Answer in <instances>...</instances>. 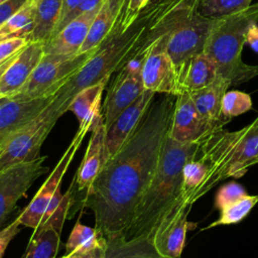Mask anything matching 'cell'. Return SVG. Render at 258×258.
<instances>
[{
  "label": "cell",
  "mask_w": 258,
  "mask_h": 258,
  "mask_svg": "<svg viewBox=\"0 0 258 258\" xmlns=\"http://www.w3.org/2000/svg\"><path fill=\"white\" fill-rule=\"evenodd\" d=\"M154 98V92L144 90L139 98L126 108L107 128L106 145L110 157L121 148L124 142L136 129Z\"/></svg>",
  "instance_id": "17"
},
{
  "label": "cell",
  "mask_w": 258,
  "mask_h": 258,
  "mask_svg": "<svg viewBox=\"0 0 258 258\" xmlns=\"http://www.w3.org/2000/svg\"><path fill=\"white\" fill-rule=\"evenodd\" d=\"M101 6L81 14L64 26L56 35L44 43V53L77 55L88 36L91 24Z\"/></svg>",
  "instance_id": "18"
},
{
  "label": "cell",
  "mask_w": 258,
  "mask_h": 258,
  "mask_svg": "<svg viewBox=\"0 0 258 258\" xmlns=\"http://www.w3.org/2000/svg\"><path fill=\"white\" fill-rule=\"evenodd\" d=\"M60 243V232L51 226H38L28 242L22 258H55Z\"/></svg>",
  "instance_id": "26"
},
{
  "label": "cell",
  "mask_w": 258,
  "mask_h": 258,
  "mask_svg": "<svg viewBox=\"0 0 258 258\" xmlns=\"http://www.w3.org/2000/svg\"><path fill=\"white\" fill-rule=\"evenodd\" d=\"M106 248L107 242L106 244L95 249H92L90 251H75L70 254H66L61 258H104Z\"/></svg>",
  "instance_id": "38"
},
{
  "label": "cell",
  "mask_w": 258,
  "mask_h": 258,
  "mask_svg": "<svg viewBox=\"0 0 258 258\" xmlns=\"http://www.w3.org/2000/svg\"><path fill=\"white\" fill-rule=\"evenodd\" d=\"M29 41L20 36L7 37L0 40V62L24 48Z\"/></svg>",
  "instance_id": "34"
},
{
  "label": "cell",
  "mask_w": 258,
  "mask_h": 258,
  "mask_svg": "<svg viewBox=\"0 0 258 258\" xmlns=\"http://www.w3.org/2000/svg\"><path fill=\"white\" fill-rule=\"evenodd\" d=\"M191 207L192 205L180 201L155 228L151 239L155 249L162 256L181 258L188 230L187 217Z\"/></svg>",
  "instance_id": "13"
},
{
  "label": "cell",
  "mask_w": 258,
  "mask_h": 258,
  "mask_svg": "<svg viewBox=\"0 0 258 258\" xmlns=\"http://www.w3.org/2000/svg\"><path fill=\"white\" fill-rule=\"evenodd\" d=\"M252 0H200L199 11L209 18H224L246 10Z\"/></svg>",
  "instance_id": "29"
},
{
  "label": "cell",
  "mask_w": 258,
  "mask_h": 258,
  "mask_svg": "<svg viewBox=\"0 0 258 258\" xmlns=\"http://www.w3.org/2000/svg\"><path fill=\"white\" fill-rule=\"evenodd\" d=\"M207 168L200 157L195 155L189 158L182 168V200L189 205V200L195 190L204 182Z\"/></svg>",
  "instance_id": "30"
},
{
  "label": "cell",
  "mask_w": 258,
  "mask_h": 258,
  "mask_svg": "<svg viewBox=\"0 0 258 258\" xmlns=\"http://www.w3.org/2000/svg\"><path fill=\"white\" fill-rule=\"evenodd\" d=\"M63 0H35V12L28 41L47 42L59 21Z\"/></svg>",
  "instance_id": "24"
},
{
  "label": "cell",
  "mask_w": 258,
  "mask_h": 258,
  "mask_svg": "<svg viewBox=\"0 0 258 258\" xmlns=\"http://www.w3.org/2000/svg\"><path fill=\"white\" fill-rule=\"evenodd\" d=\"M108 82L109 80H104L83 89L70 103L68 111L75 114L79 120V127L92 131L97 122L103 117L101 100Z\"/></svg>",
  "instance_id": "21"
},
{
  "label": "cell",
  "mask_w": 258,
  "mask_h": 258,
  "mask_svg": "<svg viewBox=\"0 0 258 258\" xmlns=\"http://www.w3.org/2000/svg\"><path fill=\"white\" fill-rule=\"evenodd\" d=\"M55 97V94L35 99L12 97L0 107V153L23 126L34 119Z\"/></svg>",
  "instance_id": "14"
},
{
  "label": "cell",
  "mask_w": 258,
  "mask_h": 258,
  "mask_svg": "<svg viewBox=\"0 0 258 258\" xmlns=\"http://www.w3.org/2000/svg\"><path fill=\"white\" fill-rule=\"evenodd\" d=\"M231 87L229 80L220 76L209 86L189 93L200 115L217 128L227 124L221 115V105L224 94Z\"/></svg>",
  "instance_id": "22"
},
{
  "label": "cell",
  "mask_w": 258,
  "mask_h": 258,
  "mask_svg": "<svg viewBox=\"0 0 258 258\" xmlns=\"http://www.w3.org/2000/svg\"><path fill=\"white\" fill-rule=\"evenodd\" d=\"M18 52H19V51H18ZM18 52L15 53V54H13V55H11V56L8 57L7 59H5V60H3V61L0 62V82H1V79H2V77H3V75H4V73L6 72V70L8 69V67L11 64V62L14 60V58L16 57V55L18 54Z\"/></svg>",
  "instance_id": "40"
},
{
  "label": "cell",
  "mask_w": 258,
  "mask_h": 258,
  "mask_svg": "<svg viewBox=\"0 0 258 258\" xmlns=\"http://www.w3.org/2000/svg\"><path fill=\"white\" fill-rule=\"evenodd\" d=\"M252 108L250 95L240 91H227L222 99L221 115L226 123L233 117L246 113Z\"/></svg>",
  "instance_id": "32"
},
{
  "label": "cell",
  "mask_w": 258,
  "mask_h": 258,
  "mask_svg": "<svg viewBox=\"0 0 258 258\" xmlns=\"http://www.w3.org/2000/svg\"><path fill=\"white\" fill-rule=\"evenodd\" d=\"M253 22H258V3L222 18L207 40L204 52L215 62L218 76L229 80L231 86L258 76V66H249L242 60L245 33Z\"/></svg>",
  "instance_id": "3"
},
{
  "label": "cell",
  "mask_w": 258,
  "mask_h": 258,
  "mask_svg": "<svg viewBox=\"0 0 258 258\" xmlns=\"http://www.w3.org/2000/svg\"><path fill=\"white\" fill-rule=\"evenodd\" d=\"M258 203V196H250L247 195L242 200L233 203L222 210H220V217L218 220L204 228L203 230H207L216 226L222 225H231L237 224L242 221L254 208V206Z\"/></svg>",
  "instance_id": "31"
},
{
  "label": "cell",
  "mask_w": 258,
  "mask_h": 258,
  "mask_svg": "<svg viewBox=\"0 0 258 258\" xmlns=\"http://www.w3.org/2000/svg\"><path fill=\"white\" fill-rule=\"evenodd\" d=\"M105 238L104 258H167L155 249L152 239L147 236L127 239L124 233H116Z\"/></svg>",
  "instance_id": "23"
},
{
  "label": "cell",
  "mask_w": 258,
  "mask_h": 258,
  "mask_svg": "<svg viewBox=\"0 0 258 258\" xmlns=\"http://www.w3.org/2000/svg\"><path fill=\"white\" fill-rule=\"evenodd\" d=\"M106 242V238L95 227H88L77 222L66 243V254L75 251H90Z\"/></svg>",
  "instance_id": "28"
},
{
  "label": "cell",
  "mask_w": 258,
  "mask_h": 258,
  "mask_svg": "<svg viewBox=\"0 0 258 258\" xmlns=\"http://www.w3.org/2000/svg\"><path fill=\"white\" fill-rule=\"evenodd\" d=\"M88 132L89 129L79 127L72 142L61 155L52 172L45 179L44 183L35 194L28 206L17 216L22 226L32 228L33 230L37 228L52 196L54 195L56 188L61 185V179Z\"/></svg>",
  "instance_id": "10"
},
{
  "label": "cell",
  "mask_w": 258,
  "mask_h": 258,
  "mask_svg": "<svg viewBox=\"0 0 258 258\" xmlns=\"http://www.w3.org/2000/svg\"><path fill=\"white\" fill-rule=\"evenodd\" d=\"M60 188L61 185L56 188L38 226H51L61 233L63 222L69 217V210L73 203V190L71 187L62 194Z\"/></svg>",
  "instance_id": "27"
},
{
  "label": "cell",
  "mask_w": 258,
  "mask_h": 258,
  "mask_svg": "<svg viewBox=\"0 0 258 258\" xmlns=\"http://www.w3.org/2000/svg\"><path fill=\"white\" fill-rule=\"evenodd\" d=\"M106 131L103 116L91 131L92 134L85 155L76 172V189L79 191L88 190L110 157L106 145Z\"/></svg>",
  "instance_id": "16"
},
{
  "label": "cell",
  "mask_w": 258,
  "mask_h": 258,
  "mask_svg": "<svg viewBox=\"0 0 258 258\" xmlns=\"http://www.w3.org/2000/svg\"><path fill=\"white\" fill-rule=\"evenodd\" d=\"M46 156L14 164L0 171V230L13 212L17 202L26 197L33 182L48 171L43 163Z\"/></svg>",
  "instance_id": "9"
},
{
  "label": "cell",
  "mask_w": 258,
  "mask_h": 258,
  "mask_svg": "<svg viewBox=\"0 0 258 258\" xmlns=\"http://www.w3.org/2000/svg\"><path fill=\"white\" fill-rule=\"evenodd\" d=\"M150 46L120 69L110 84L102 106L106 128L144 92L142 68Z\"/></svg>",
  "instance_id": "8"
},
{
  "label": "cell",
  "mask_w": 258,
  "mask_h": 258,
  "mask_svg": "<svg viewBox=\"0 0 258 258\" xmlns=\"http://www.w3.org/2000/svg\"><path fill=\"white\" fill-rule=\"evenodd\" d=\"M171 31L159 37L150 46L143 62L142 81L145 90H149L155 94L160 93L177 96V72L166 49L168 35Z\"/></svg>",
  "instance_id": "11"
},
{
  "label": "cell",
  "mask_w": 258,
  "mask_h": 258,
  "mask_svg": "<svg viewBox=\"0 0 258 258\" xmlns=\"http://www.w3.org/2000/svg\"><path fill=\"white\" fill-rule=\"evenodd\" d=\"M20 225L21 223L17 217L12 223L0 230V258L3 257L7 246L12 241V239L19 233Z\"/></svg>",
  "instance_id": "36"
},
{
  "label": "cell",
  "mask_w": 258,
  "mask_h": 258,
  "mask_svg": "<svg viewBox=\"0 0 258 258\" xmlns=\"http://www.w3.org/2000/svg\"><path fill=\"white\" fill-rule=\"evenodd\" d=\"M124 1V4H125V8H126V6H127V4H128V1L129 0H123ZM125 10V9H124Z\"/></svg>",
  "instance_id": "42"
},
{
  "label": "cell",
  "mask_w": 258,
  "mask_h": 258,
  "mask_svg": "<svg viewBox=\"0 0 258 258\" xmlns=\"http://www.w3.org/2000/svg\"><path fill=\"white\" fill-rule=\"evenodd\" d=\"M152 0H129L128 4L119 18V23L124 27L127 28L130 26L135 19L137 18L138 14L151 2Z\"/></svg>",
  "instance_id": "35"
},
{
  "label": "cell",
  "mask_w": 258,
  "mask_h": 258,
  "mask_svg": "<svg viewBox=\"0 0 258 258\" xmlns=\"http://www.w3.org/2000/svg\"><path fill=\"white\" fill-rule=\"evenodd\" d=\"M258 163V117L245 126L244 133L237 147V156L230 177H242L250 166Z\"/></svg>",
  "instance_id": "25"
},
{
  "label": "cell",
  "mask_w": 258,
  "mask_h": 258,
  "mask_svg": "<svg viewBox=\"0 0 258 258\" xmlns=\"http://www.w3.org/2000/svg\"><path fill=\"white\" fill-rule=\"evenodd\" d=\"M96 50L77 55L44 53L28 81L14 97L35 99L55 94L68 79L81 70Z\"/></svg>",
  "instance_id": "6"
},
{
  "label": "cell",
  "mask_w": 258,
  "mask_h": 258,
  "mask_svg": "<svg viewBox=\"0 0 258 258\" xmlns=\"http://www.w3.org/2000/svg\"><path fill=\"white\" fill-rule=\"evenodd\" d=\"M11 98L10 97H2V96H0V107L4 104V103H6L7 101H9Z\"/></svg>",
  "instance_id": "41"
},
{
  "label": "cell",
  "mask_w": 258,
  "mask_h": 258,
  "mask_svg": "<svg viewBox=\"0 0 258 258\" xmlns=\"http://www.w3.org/2000/svg\"><path fill=\"white\" fill-rule=\"evenodd\" d=\"M7 1H9V0H0V4H3L5 2H7Z\"/></svg>",
  "instance_id": "43"
},
{
  "label": "cell",
  "mask_w": 258,
  "mask_h": 258,
  "mask_svg": "<svg viewBox=\"0 0 258 258\" xmlns=\"http://www.w3.org/2000/svg\"><path fill=\"white\" fill-rule=\"evenodd\" d=\"M246 189L237 182H228L224 184L217 192L215 199V207L219 210L236 203L247 196Z\"/></svg>",
  "instance_id": "33"
},
{
  "label": "cell",
  "mask_w": 258,
  "mask_h": 258,
  "mask_svg": "<svg viewBox=\"0 0 258 258\" xmlns=\"http://www.w3.org/2000/svg\"><path fill=\"white\" fill-rule=\"evenodd\" d=\"M124 9L123 0H106L95 16L88 36L78 54L98 49L114 30Z\"/></svg>",
  "instance_id": "20"
},
{
  "label": "cell",
  "mask_w": 258,
  "mask_h": 258,
  "mask_svg": "<svg viewBox=\"0 0 258 258\" xmlns=\"http://www.w3.org/2000/svg\"><path fill=\"white\" fill-rule=\"evenodd\" d=\"M245 43H247L254 51L258 52V23H251L245 33Z\"/></svg>",
  "instance_id": "39"
},
{
  "label": "cell",
  "mask_w": 258,
  "mask_h": 258,
  "mask_svg": "<svg viewBox=\"0 0 258 258\" xmlns=\"http://www.w3.org/2000/svg\"><path fill=\"white\" fill-rule=\"evenodd\" d=\"M28 0H9L3 4H0V26H2Z\"/></svg>",
  "instance_id": "37"
},
{
  "label": "cell",
  "mask_w": 258,
  "mask_h": 258,
  "mask_svg": "<svg viewBox=\"0 0 258 258\" xmlns=\"http://www.w3.org/2000/svg\"><path fill=\"white\" fill-rule=\"evenodd\" d=\"M199 142L182 143L166 135L154 175L140 199L130 225L127 239L152 237L160 221L182 200V168L198 150Z\"/></svg>",
  "instance_id": "2"
},
{
  "label": "cell",
  "mask_w": 258,
  "mask_h": 258,
  "mask_svg": "<svg viewBox=\"0 0 258 258\" xmlns=\"http://www.w3.org/2000/svg\"><path fill=\"white\" fill-rule=\"evenodd\" d=\"M244 130L245 127L237 131H228L220 128L200 141L196 155L205 164L207 176L192 194L189 205H194L220 181L230 177V172L236 162L237 147Z\"/></svg>",
  "instance_id": "4"
},
{
  "label": "cell",
  "mask_w": 258,
  "mask_h": 258,
  "mask_svg": "<svg viewBox=\"0 0 258 258\" xmlns=\"http://www.w3.org/2000/svg\"><path fill=\"white\" fill-rule=\"evenodd\" d=\"M52 101L34 119L17 131L5 145L0 153V171L40 156L39 152L44 140L56 121L63 115Z\"/></svg>",
  "instance_id": "5"
},
{
  "label": "cell",
  "mask_w": 258,
  "mask_h": 258,
  "mask_svg": "<svg viewBox=\"0 0 258 258\" xmlns=\"http://www.w3.org/2000/svg\"><path fill=\"white\" fill-rule=\"evenodd\" d=\"M222 18H209L195 6L169 33L166 49L175 68L204 51L207 40Z\"/></svg>",
  "instance_id": "7"
},
{
  "label": "cell",
  "mask_w": 258,
  "mask_h": 258,
  "mask_svg": "<svg viewBox=\"0 0 258 258\" xmlns=\"http://www.w3.org/2000/svg\"><path fill=\"white\" fill-rule=\"evenodd\" d=\"M178 95L192 93L212 84L218 77L215 62L203 51L176 67Z\"/></svg>",
  "instance_id": "19"
},
{
  "label": "cell",
  "mask_w": 258,
  "mask_h": 258,
  "mask_svg": "<svg viewBox=\"0 0 258 258\" xmlns=\"http://www.w3.org/2000/svg\"><path fill=\"white\" fill-rule=\"evenodd\" d=\"M153 100L136 129L103 165L84 194L83 207L104 237L124 233L156 170L167 135L175 96Z\"/></svg>",
  "instance_id": "1"
},
{
  "label": "cell",
  "mask_w": 258,
  "mask_h": 258,
  "mask_svg": "<svg viewBox=\"0 0 258 258\" xmlns=\"http://www.w3.org/2000/svg\"><path fill=\"white\" fill-rule=\"evenodd\" d=\"M44 43L29 41L4 73L0 82V96L14 97L30 78L44 55Z\"/></svg>",
  "instance_id": "15"
},
{
  "label": "cell",
  "mask_w": 258,
  "mask_h": 258,
  "mask_svg": "<svg viewBox=\"0 0 258 258\" xmlns=\"http://www.w3.org/2000/svg\"><path fill=\"white\" fill-rule=\"evenodd\" d=\"M220 129L204 119L198 112L189 93L175 96L168 136L182 142H199L211 132Z\"/></svg>",
  "instance_id": "12"
}]
</instances>
